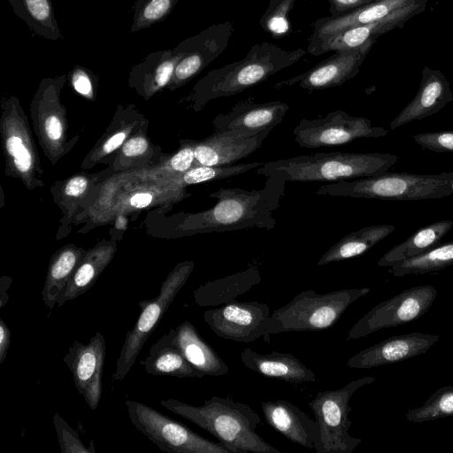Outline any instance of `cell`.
<instances>
[{
  "mask_svg": "<svg viewBox=\"0 0 453 453\" xmlns=\"http://www.w3.org/2000/svg\"><path fill=\"white\" fill-rule=\"evenodd\" d=\"M453 265V241L440 243L413 257L397 262L390 272L396 277L408 274H424Z\"/></svg>",
  "mask_w": 453,
  "mask_h": 453,
  "instance_id": "31",
  "label": "cell"
},
{
  "mask_svg": "<svg viewBox=\"0 0 453 453\" xmlns=\"http://www.w3.org/2000/svg\"><path fill=\"white\" fill-rule=\"evenodd\" d=\"M369 288H344L326 294L304 290L289 303L274 310L266 321L267 334L320 331L333 326Z\"/></svg>",
  "mask_w": 453,
  "mask_h": 453,
  "instance_id": "5",
  "label": "cell"
},
{
  "mask_svg": "<svg viewBox=\"0 0 453 453\" xmlns=\"http://www.w3.org/2000/svg\"><path fill=\"white\" fill-rule=\"evenodd\" d=\"M412 138L422 149L437 153L453 152V130L425 132Z\"/></svg>",
  "mask_w": 453,
  "mask_h": 453,
  "instance_id": "37",
  "label": "cell"
},
{
  "mask_svg": "<svg viewBox=\"0 0 453 453\" xmlns=\"http://www.w3.org/2000/svg\"><path fill=\"white\" fill-rule=\"evenodd\" d=\"M267 424L288 440L306 449H315L319 426L305 412L286 400L261 402Z\"/></svg>",
  "mask_w": 453,
  "mask_h": 453,
  "instance_id": "20",
  "label": "cell"
},
{
  "mask_svg": "<svg viewBox=\"0 0 453 453\" xmlns=\"http://www.w3.org/2000/svg\"><path fill=\"white\" fill-rule=\"evenodd\" d=\"M148 148V142L143 137H135L127 141L123 146V152L129 157L138 156Z\"/></svg>",
  "mask_w": 453,
  "mask_h": 453,
  "instance_id": "42",
  "label": "cell"
},
{
  "mask_svg": "<svg viewBox=\"0 0 453 453\" xmlns=\"http://www.w3.org/2000/svg\"><path fill=\"white\" fill-rule=\"evenodd\" d=\"M152 201V196L149 193H138L130 198V204L135 208H143Z\"/></svg>",
  "mask_w": 453,
  "mask_h": 453,
  "instance_id": "46",
  "label": "cell"
},
{
  "mask_svg": "<svg viewBox=\"0 0 453 453\" xmlns=\"http://www.w3.org/2000/svg\"><path fill=\"white\" fill-rule=\"evenodd\" d=\"M423 1L427 0H378L342 15L321 18L313 25L309 43L352 27L379 20L399 8Z\"/></svg>",
  "mask_w": 453,
  "mask_h": 453,
  "instance_id": "22",
  "label": "cell"
},
{
  "mask_svg": "<svg viewBox=\"0 0 453 453\" xmlns=\"http://www.w3.org/2000/svg\"><path fill=\"white\" fill-rule=\"evenodd\" d=\"M88 181L84 177L77 176L71 179L65 186V194L71 196H78L87 188Z\"/></svg>",
  "mask_w": 453,
  "mask_h": 453,
  "instance_id": "44",
  "label": "cell"
},
{
  "mask_svg": "<svg viewBox=\"0 0 453 453\" xmlns=\"http://www.w3.org/2000/svg\"><path fill=\"white\" fill-rule=\"evenodd\" d=\"M134 427L168 453H231L220 441H210L152 407L134 400L125 403Z\"/></svg>",
  "mask_w": 453,
  "mask_h": 453,
  "instance_id": "8",
  "label": "cell"
},
{
  "mask_svg": "<svg viewBox=\"0 0 453 453\" xmlns=\"http://www.w3.org/2000/svg\"><path fill=\"white\" fill-rule=\"evenodd\" d=\"M53 425L62 453H95L94 447H86L77 431L70 426L58 412L53 416Z\"/></svg>",
  "mask_w": 453,
  "mask_h": 453,
  "instance_id": "36",
  "label": "cell"
},
{
  "mask_svg": "<svg viewBox=\"0 0 453 453\" xmlns=\"http://www.w3.org/2000/svg\"><path fill=\"white\" fill-rule=\"evenodd\" d=\"M270 315L266 303L235 300L205 311L203 320L222 339L248 343L263 337L269 342L266 321Z\"/></svg>",
  "mask_w": 453,
  "mask_h": 453,
  "instance_id": "11",
  "label": "cell"
},
{
  "mask_svg": "<svg viewBox=\"0 0 453 453\" xmlns=\"http://www.w3.org/2000/svg\"><path fill=\"white\" fill-rule=\"evenodd\" d=\"M388 133L383 127H372L370 119L342 110L316 119H303L293 130L295 142L307 149L344 145L361 138H380Z\"/></svg>",
  "mask_w": 453,
  "mask_h": 453,
  "instance_id": "9",
  "label": "cell"
},
{
  "mask_svg": "<svg viewBox=\"0 0 453 453\" xmlns=\"http://www.w3.org/2000/svg\"><path fill=\"white\" fill-rule=\"evenodd\" d=\"M234 33L230 20L211 25L180 42L186 50L177 64L170 84L183 85L199 74L227 47Z\"/></svg>",
  "mask_w": 453,
  "mask_h": 453,
  "instance_id": "14",
  "label": "cell"
},
{
  "mask_svg": "<svg viewBox=\"0 0 453 453\" xmlns=\"http://www.w3.org/2000/svg\"><path fill=\"white\" fill-rule=\"evenodd\" d=\"M453 101V93L447 77L440 71L425 66L415 97L390 122L394 130L414 120L429 117Z\"/></svg>",
  "mask_w": 453,
  "mask_h": 453,
  "instance_id": "18",
  "label": "cell"
},
{
  "mask_svg": "<svg viewBox=\"0 0 453 453\" xmlns=\"http://www.w3.org/2000/svg\"><path fill=\"white\" fill-rule=\"evenodd\" d=\"M241 360L248 369L267 378L295 384L314 382L317 379L315 372L291 353H258L246 348L241 353Z\"/></svg>",
  "mask_w": 453,
  "mask_h": 453,
  "instance_id": "21",
  "label": "cell"
},
{
  "mask_svg": "<svg viewBox=\"0 0 453 453\" xmlns=\"http://www.w3.org/2000/svg\"><path fill=\"white\" fill-rule=\"evenodd\" d=\"M195 153L193 144L183 147L170 161L171 168L178 173H185L193 167Z\"/></svg>",
  "mask_w": 453,
  "mask_h": 453,
  "instance_id": "40",
  "label": "cell"
},
{
  "mask_svg": "<svg viewBox=\"0 0 453 453\" xmlns=\"http://www.w3.org/2000/svg\"><path fill=\"white\" fill-rule=\"evenodd\" d=\"M172 342L180 349L187 360L204 376H222L229 372L228 365L199 334L188 320L167 332Z\"/></svg>",
  "mask_w": 453,
  "mask_h": 453,
  "instance_id": "23",
  "label": "cell"
},
{
  "mask_svg": "<svg viewBox=\"0 0 453 453\" xmlns=\"http://www.w3.org/2000/svg\"><path fill=\"white\" fill-rule=\"evenodd\" d=\"M81 261V253L73 249L59 252L50 264L42 299L45 306L52 311L57 304L63 305L62 300L66 285Z\"/></svg>",
  "mask_w": 453,
  "mask_h": 453,
  "instance_id": "29",
  "label": "cell"
},
{
  "mask_svg": "<svg viewBox=\"0 0 453 453\" xmlns=\"http://www.w3.org/2000/svg\"><path fill=\"white\" fill-rule=\"evenodd\" d=\"M306 50H288L271 42L254 44L239 61L210 71L195 86V100L199 109L210 100L228 97L266 81L294 65Z\"/></svg>",
  "mask_w": 453,
  "mask_h": 453,
  "instance_id": "3",
  "label": "cell"
},
{
  "mask_svg": "<svg viewBox=\"0 0 453 453\" xmlns=\"http://www.w3.org/2000/svg\"><path fill=\"white\" fill-rule=\"evenodd\" d=\"M14 13L37 35L57 41L64 36L55 17L51 0H8Z\"/></svg>",
  "mask_w": 453,
  "mask_h": 453,
  "instance_id": "30",
  "label": "cell"
},
{
  "mask_svg": "<svg viewBox=\"0 0 453 453\" xmlns=\"http://www.w3.org/2000/svg\"><path fill=\"white\" fill-rule=\"evenodd\" d=\"M10 344L11 331L4 320L0 318V364L5 361Z\"/></svg>",
  "mask_w": 453,
  "mask_h": 453,
  "instance_id": "43",
  "label": "cell"
},
{
  "mask_svg": "<svg viewBox=\"0 0 453 453\" xmlns=\"http://www.w3.org/2000/svg\"><path fill=\"white\" fill-rule=\"evenodd\" d=\"M426 3L423 1L399 8L379 20L352 27L309 43L307 51L313 56H319L332 50H371L380 36L401 28L409 19L424 12Z\"/></svg>",
  "mask_w": 453,
  "mask_h": 453,
  "instance_id": "12",
  "label": "cell"
},
{
  "mask_svg": "<svg viewBox=\"0 0 453 453\" xmlns=\"http://www.w3.org/2000/svg\"><path fill=\"white\" fill-rule=\"evenodd\" d=\"M439 339V335L420 332L392 336L355 354L346 361V365L372 369L398 363L426 353Z\"/></svg>",
  "mask_w": 453,
  "mask_h": 453,
  "instance_id": "17",
  "label": "cell"
},
{
  "mask_svg": "<svg viewBox=\"0 0 453 453\" xmlns=\"http://www.w3.org/2000/svg\"><path fill=\"white\" fill-rule=\"evenodd\" d=\"M160 404L209 432L231 453H280L256 432L262 424L259 415L229 396L213 395L198 406L173 398Z\"/></svg>",
  "mask_w": 453,
  "mask_h": 453,
  "instance_id": "1",
  "label": "cell"
},
{
  "mask_svg": "<svg viewBox=\"0 0 453 453\" xmlns=\"http://www.w3.org/2000/svg\"><path fill=\"white\" fill-rule=\"evenodd\" d=\"M394 230V226L382 224L354 231L329 248L321 256L317 265H324L362 255L388 237Z\"/></svg>",
  "mask_w": 453,
  "mask_h": 453,
  "instance_id": "28",
  "label": "cell"
},
{
  "mask_svg": "<svg viewBox=\"0 0 453 453\" xmlns=\"http://www.w3.org/2000/svg\"><path fill=\"white\" fill-rule=\"evenodd\" d=\"M371 50H336L330 58L297 76L277 82L276 89L298 84L308 90L339 87L355 77Z\"/></svg>",
  "mask_w": 453,
  "mask_h": 453,
  "instance_id": "16",
  "label": "cell"
},
{
  "mask_svg": "<svg viewBox=\"0 0 453 453\" xmlns=\"http://www.w3.org/2000/svg\"><path fill=\"white\" fill-rule=\"evenodd\" d=\"M262 280L260 271L249 267L231 275L208 281L193 292L195 303L201 307L219 306L236 300Z\"/></svg>",
  "mask_w": 453,
  "mask_h": 453,
  "instance_id": "24",
  "label": "cell"
},
{
  "mask_svg": "<svg viewBox=\"0 0 453 453\" xmlns=\"http://www.w3.org/2000/svg\"><path fill=\"white\" fill-rule=\"evenodd\" d=\"M45 128L48 136L51 140H58L62 135V124L55 116H51L47 119Z\"/></svg>",
  "mask_w": 453,
  "mask_h": 453,
  "instance_id": "45",
  "label": "cell"
},
{
  "mask_svg": "<svg viewBox=\"0 0 453 453\" xmlns=\"http://www.w3.org/2000/svg\"><path fill=\"white\" fill-rule=\"evenodd\" d=\"M288 109V104L282 101L256 104L249 98L237 103L229 111L216 116L212 124L215 132L273 129L282 122Z\"/></svg>",
  "mask_w": 453,
  "mask_h": 453,
  "instance_id": "19",
  "label": "cell"
},
{
  "mask_svg": "<svg viewBox=\"0 0 453 453\" xmlns=\"http://www.w3.org/2000/svg\"><path fill=\"white\" fill-rule=\"evenodd\" d=\"M398 158L388 152H320L265 162L257 174L278 177L286 182H338L382 174Z\"/></svg>",
  "mask_w": 453,
  "mask_h": 453,
  "instance_id": "2",
  "label": "cell"
},
{
  "mask_svg": "<svg viewBox=\"0 0 453 453\" xmlns=\"http://www.w3.org/2000/svg\"><path fill=\"white\" fill-rule=\"evenodd\" d=\"M296 0H270L259 19L263 30L273 38H281L290 32L289 13Z\"/></svg>",
  "mask_w": 453,
  "mask_h": 453,
  "instance_id": "35",
  "label": "cell"
},
{
  "mask_svg": "<svg viewBox=\"0 0 453 453\" xmlns=\"http://www.w3.org/2000/svg\"><path fill=\"white\" fill-rule=\"evenodd\" d=\"M105 357V340L100 332H96L88 343L74 341L63 357L77 392L91 411L97 409L101 400Z\"/></svg>",
  "mask_w": 453,
  "mask_h": 453,
  "instance_id": "13",
  "label": "cell"
},
{
  "mask_svg": "<svg viewBox=\"0 0 453 453\" xmlns=\"http://www.w3.org/2000/svg\"><path fill=\"white\" fill-rule=\"evenodd\" d=\"M125 138L126 134L122 132L117 133L111 136L104 145V152L109 153L116 150L119 146L121 145Z\"/></svg>",
  "mask_w": 453,
  "mask_h": 453,
  "instance_id": "47",
  "label": "cell"
},
{
  "mask_svg": "<svg viewBox=\"0 0 453 453\" xmlns=\"http://www.w3.org/2000/svg\"><path fill=\"white\" fill-rule=\"evenodd\" d=\"M111 257L110 250L106 252L96 251L89 254L83 261L79 263L66 285L62 300L63 305L66 301L73 300L89 290Z\"/></svg>",
  "mask_w": 453,
  "mask_h": 453,
  "instance_id": "32",
  "label": "cell"
},
{
  "mask_svg": "<svg viewBox=\"0 0 453 453\" xmlns=\"http://www.w3.org/2000/svg\"><path fill=\"white\" fill-rule=\"evenodd\" d=\"M273 129L251 131L232 129L215 132L212 135L193 144L197 165H228L244 158L261 147Z\"/></svg>",
  "mask_w": 453,
  "mask_h": 453,
  "instance_id": "15",
  "label": "cell"
},
{
  "mask_svg": "<svg viewBox=\"0 0 453 453\" xmlns=\"http://www.w3.org/2000/svg\"><path fill=\"white\" fill-rule=\"evenodd\" d=\"M186 50L181 42L172 50H156L134 65L130 77L134 83L148 90H157L170 83L175 67Z\"/></svg>",
  "mask_w": 453,
  "mask_h": 453,
  "instance_id": "26",
  "label": "cell"
},
{
  "mask_svg": "<svg viewBox=\"0 0 453 453\" xmlns=\"http://www.w3.org/2000/svg\"><path fill=\"white\" fill-rule=\"evenodd\" d=\"M378 0H328L330 16H338Z\"/></svg>",
  "mask_w": 453,
  "mask_h": 453,
  "instance_id": "41",
  "label": "cell"
},
{
  "mask_svg": "<svg viewBox=\"0 0 453 453\" xmlns=\"http://www.w3.org/2000/svg\"><path fill=\"white\" fill-rule=\"evenodd\" d=\"M147 373L177 378H203L172 342L168 334L162 335L149 349L144 360L140 362Z\"/></svg>",
  "mask_w": 453,
  "mask_h": 453,
  "instance_id": "25",
  "label": "cell"
},
{
  "mask_svg": "<svg viewBox=\"0 0 453 453\" xmlns=\"http://www.w3.org/2000/svg\"><path fill=\"white\" fill-rule=\"evenodd\" d=\"M452 220H440L430 223L414 232L403 242L386 252L378 261L380 267L413 257L439 245L441 240L451 230Z\"/></svg>",
  "mask_w": 453,
  "mask_h": 453,
  "instance_id": "27",
  "label": "cell"
},
{
  "mask_svg": "<svg viewBox=\"0 0 453 453\" xmlns=\"http://www.w3.org/2000/svg\"><path fill=\"white\" fill-rule=\"evenodd\" d=\"M70 75L73 87L79 94L89 96L92 93V74L87 68L76 65L72 73H70Z\"/></svg>",
  "mask_w": 453,
  "mask_h": 453,
  "instance_id": "39",
  "label": "cell"
},
{
  "mask_svg": "<svg viewBox=\"0 0 453 453\" xmlns=\"http://www.w3.org/2000/svg\"><path fill=\"white\" fill-rule=\"evenodd\" d=\"M453 416V386L438 388L419 407L410 409L406 419L422 423Z\"/></svg>",
  "mask_w": 453,
  "mask_h": 453,
  "instance_id": "33",
  "label": "cell"
},
{
  "mask_svg": "<svg viewBox=\"0 0 453 453\" xmlns=\"http://www.w3.org/2000/svg\"><path fill=\"white\" fill-rule=\"evenodd\" d=\"M179 0H136L134 4L131 33L149 28L163 21Z\"/></svg>",
  "mask_w": 453,
  "mask_h": 453,
  "instance_id": "34",
  "label": "cell"
},
{
  "mask_svg": "<svg viewBox=\"0 0 453 453\" xmlns=\"http://www.w3.org/2000/svg\"><path fill=\"white\" fill-rule=\"evenodd\" d=\"M316 194L395 201L439 199L453 195V172L438 174L387 172L326 184Z\"/></svg>",
  "mask_w": 453,
  "mask_h": 453,
  "instance_id": "4",
  "label": "cell"
},
{
  "mask_svg": "<svg viewBox=\"0 0 453 453\" xmlns=\"http://www.w3.org/2000/svg\"><path fill=\"white\" fill-rule=\"evenodd\" d=\"M9 278H6V281L4 282V280L3 278L1 279V287H0V307L3 308L7 301H8V298H9V296L7 294V291L10 288V284H11V280L9 281H7Z\"/></svg>",
  "mask_w": 453,
  "mask_h": 453,
  "instance_id": "48",
  "label": "cell"
},
{
  "mask_svg": "<svg viewBox=\"0 0 453 453\" xmlns=\"http://www.w3.org/2000/svg\"><path fill=\"white\" fill-rule=\"evenodd\" d=\"M6 148L9 154L13 157L17 169L21 173L27 172L32 165V157L20 137H9L6 142Z\"/></svg>",
  "mask_w": 453,
  "mask_h": 453,
  "instance_id": "38",
  "label": "cell"
},
{
  "mask_svg": "<svg viewBox=\"0 0 453 453\" xmlns=\"http://www.w3.org/2000/svg\"><path fill=\"white\" fill-rule=\"evenodd\" d=\"M193 268L192 261L177 265L161 283L158 295L155 298L138 303L140 314L134 326L127 333L117 358L115 372L111 376L112 383L121 382L127 375L144 343L187 282Z\"/></svg>",
  "mask_w": 453,
  "mask_h": 453,
  "instance_id": "7",
  "label": "cell"
},
{
  "mask_svg": "<svg viewBox=\"0 0 453 453\" xmlns=\"http://www.w3.org/2000/svg\"><path fill=\"white\" fill-rule=\"evenodd\" d=\"M375 380L373 376L362 377L341 388L320 391L308 403L319 426L316 453H351L362 442L349 434V403L357 390Z\"/></svg>",
  "mask_w": 453,
  "mask_h": 453,
  "instance_id": "6",
  "label": "cell"
},
{
  "mask_svg": "<svg viewBox=\"0 0 453 453\" xmlns=\"http://www.w3.org/2000/svg\"><path fill=\"white\" fill-rule=\"evenodd\" d=\"M437 296L434 286L406 289L375 305L349 329L347 341L358 339L380 329L408 324L424 315Z\"/></svg>",
  "mask_w": 453,
  "mask_h": 453,
  "instance_id": "10",
  "label": "cell"
}]
</instances>
